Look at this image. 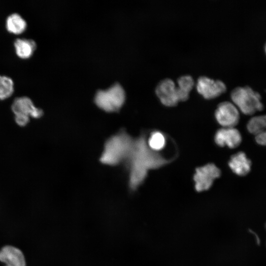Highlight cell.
<instances>
[{
  "instance_id": "obj_9",
  "label": "cell",
  "mask_w": 266,
  "mask_h": 266,
  "mask_svg": "<svg viewBox=\"0 0 266 266\" xmlns=\"http://www.w3.org/2000/svg\"><path fill=\"white\" fill-rule=\"evenodd\" d=\"M11 108L14 116H24L37 119L43 114V110L36 107L32 99L26 96L15 98Z\"/></svg>"
},
{
  "instance_id": "obj_2",
  "label": "cell",
  "mask_w": 266,
  "mask_h": 266,
  "mask_svg": "<svg viewBox=\"0 0 266 266\" xmlns=\"http://www.w3.org/2000/svg\"><path fill=\"white\" fill-rule=\"evenodd\" d=\"M134 139L125 130H121L105 141L100 158L101 163L116 166L128 160L132 150Z\"/></svg>"
},
{
  "instance_id": "obj_10",
  "label": "cell",
  "mask_w": 266,
  "mask_h": 266,
  "mask_svg": "<svg viewBox=\"0 0 266 266\" xmlns=\"http://www.w3.org/2000/svg\"><path fill=\"white\" fill-rule=\"evenodd\" d=\"M241 133L234 127L220 129L216 132L214 136L215 142L220 147L236 148L241 143Z\"/></svg>"
},
{
  "instance_id": "obj_20",
  "label": "cell",
  "mask_w": 266,
  "mask_h": 266,
  "mask_svg": "<svg viewBox=\"0 0 266 266\" xmlns=\"http://www.w3.org/2000/svg\"><path fill=\"white\" fill-rule=\"evenodd\" d=\"M265 227H266V224H265Z\"/></svg>"
},
{
  "instance_id": "obj_16",
  "label": "cell",
  "mask_w": 266,
  "mask_h": 266,
  "mask_svg": "<svg viewBox=\"0 0 266 266\" xmlns=\"http://www.w3.org/2000/svg\"><path fill=\"white\" fill-rule=\"evenodd\" d=\"M177 83L179 101L186 100L188 99L190 92L195 84L193 78L189 74L183 75L178 78Z\"/></svg>"
},
{
  "instance_id": "obj_7",
  "label": "cell",
  "mask_w": 266,
  "mask_h": 266,
  "mask_svg": "<svg viewBox=\"0 0 266 266\" xmlns=\"http://www.w3.org/2000/svg\"><path fill=\"white\" fill-rule=\"evenodd\" d=\"M215 117L224 128L234 127L239 122V113L233 103L225 101L218 105L215 111Z\"/></svg>"
},
{
  "instance_id": "obj_5",
  "label": "cell",
  "mask_w": 266,
  "mask_h": 266,
  "mask_svg": "<svg viewBox=\"0 0 266 266\" xmlns=\"http://www.w3.org/2000/svg\"><path fill=\"white\" fill-rule=\"evenodd\" d=\"M221 172L214 164L209 163L198 167L194 175L195 190L199 192L209 189L215 179L219 177Z\"/></svg>"
},
{
  "instance_id": "obj_3",
  "label": "cell",
  "mask_w": 266,
  "mask_h": 266,
  "mask_svg": "<svg viewBox=\"0 0 266 266\" xmlns=\"http://www.w3.org/2000/svg\"><path fill=\"white\" fill-rule=\"evenodd\" d=\"M233 103L246 115H252L264 108L261 95L248 86L234 88L231 93Z\"/></svg>"
},
{
  "instance_id": "obj_19",
  "label": "cell",
  "mask_w": 266,
  "mask_h": 266,
  "mask_svg": "<svg viewBox=\"0 0 266 266\" xmlns=\"http://www.w3.org/2000/svg\"><path fill=\"white\" fill-rule=\"evenodd\" d=\"M265 52H266V43L265 46Z\"/></svg>"
},
{
  "instance_id": "obj_8",
  "label": "cell",
  "mask_w": 266,
  "mask_h": 266,
  "mask_svg": "<svg viewBox=\"0 0 266 266\" xmlns=\"http://www.w3.org/2000/svg\"><path fill=\"white\" fill-rule=\"evenodd\" d=\"M155 93L161 102L166 106H174L180 101L177 86L171 78L160 80L156 87Z\"/></svg>"
},
{
  "instance_id": "obj_15",
  "label": "cell",
  "mask_w": 266,
  "mask_h": 266,
  "mask_svg": "<svg viewBox=\"0 0 266 266\" xmlns=\"http://www.w3.org/2000/svg\"><path fill=\"white\" fill-rule=\"evenodd\" d=\"M27 27L26 21L18 13H11L6 18L5 27L10 33L20 34L26 30Z\"/></svg>"
},
{
  "instance_id": "obj_1",
  "label": "cell",
  "mask_w": 266,
  "mask_h": 266,
  "mask_svg": "<svg viewBox=\"0 0 266 266\" xmlns=\"http://www.w3.org/2000/svg\"><path fill=\"white\" fill-rule=\"evenodd\" d=\"M173 160L150 149L147 143V136L142 133L134 139L132 150L126 161L129 170L130 189L133 191L137 189L146 179L148 170L158 168Z\"/></svg>"
},
{
  "instance_id": "obj_12",
  "label": "cell",
  "mask_w": 266,
  "mask_h": 266,
  "mask_svg": "<svg viewBox=\"0 0 266 266\" xmlns=\"http://www.w3.org/2000/svg\"><path fill=\"white\" fill-rule=\"evenodd\" d=\"M247 129L255 136L258 144L266 146V115L252 117L247 123Z\"/></svg>"
},
{
  "instance_id": "obj_6",
  "label": "cell",
  "mask_w": 266,
  "mask_h": 266,
  "mask_svg": "<svg viewBox=\"0 0 266 266\" xmlns=\"http://www.w3.org/2000/svg\"><path fill=\"white\" fill-rule=\"evenodd\" d=\"M196 89L204 98L211 99L220 96L227 89L225 83L220 79H214L205 75L197 79Z\"/></svg>"
},
{
  "instance_id": "obj_14",
  "label": "cell",
  "mask_w": 266,
  "mask_h": 266,
  "mask_svg": "<svg viewBox=\"0 0 266 266\" xmlns=\"http://www.w3.org/2000/svg\"><path fill=\"white\" fill-rule=\"evenodd\" d=\"M15 52L22 59L30 58L36 47L35 41L31 38H17L13 42Z\"/></svg>"
},
{
  "instance_id": "obj_17",
  "label": "cell",
  "mask_w": 266,
  "mask_h": 266,
  "mask_svg": "<svg viewBox=\"0 0 266 266\" xmlns=\"http://www.w3.org/2000/svg\"><path fill=\"white\" fill-rule=\"evenodd\" d=\"M147 143L150 149L160 152L166 145V135L160 131H153L150 134L149 137L147 138Z\"/></svg>"
},
{
  "instance_id": "obj_11",
  "label": "cell",
  "mask_w": 266,
  "mask_h": 266,
  "mask_svg": "<svg viewBox=\"0 0 266 266\" xmlns=\"http://www.w3.org/2000/svg\"><path fill=\"white\" fill-rule=\"evenodd\" d=\"M0 262L5 266H26L23 252L11 245L4 246L0 249Z\"/></svg>"
},
{
  "instance_id": "obj_4",
  "label": "cell",
  "mask_w": 266,
  "mask_h": 266,
  "mask_svg": "<svg viewBox=\"0 0 266 266\" xmlns=\"http://www.w3.org/2000/svg\"><path fill=\"white\" fill-rule=\"evenodd\" d=\"M125 100L124 90L119 83L114 84L107 90L98 91L95 97L97 106L108 112L118 111Z\"/></svg>"
},
{
  "instance_id": "obj_18",
  "label": "cell",
  "mask_w": 266,
  "mask_h": 266,
  "mask_svg": "<svg viewBox=\"0 0 266 266\" xmlns=\"http://www.w3.org/2000/svg\"><path fill=\"white\" fill-rule=\"evenodd\" d=\"M14 92V82L9 76L0 74V100L10 97Z\"/></svg>"
},
{
  "instance_id": "obj_13",
  "label": "cell",
  "mask_w": 266,
  "mask_h": 266,
  "mask_svg": "<svg viewBox=\"0 0 266 266\" xmlns=\"http://www.w3.org/2000/svg\"><path fill=\"white\" fill-rule=\"evenodd\" d=\"M251 161L243 152H239L233 155L229 161L230 168L239 176L247 174L251 170Z\"/></svg>"
}]
</instances>
